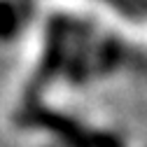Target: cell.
Returning a JSON list of instances; mask_svg holds the SVG:
<instances>
[{"mask_svg": "<svg viewBox=\"0 0 147 147\" xmlns=\"http://www.w3.org/2000/svg\"><path fill=\"white\" fill-rule=\"evenodd\" d=\"M19 24V14L9 3H0V35H12Z\"/></svg>", "mask_w": 147, "mask_h": 147, "instance_id": "1", "label": "cell"}]
</instances>
